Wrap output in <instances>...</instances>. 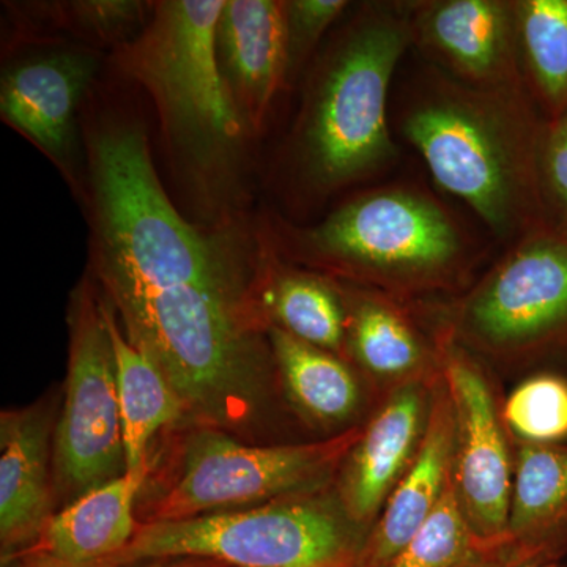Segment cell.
<instances>
[{"instance_id": "cell-21", "label": "cell", "mask_w": 567, "mask_h": 567, "mask_svg": "<svg viewBox=\"0 0 567 567\" xmlns=\"http://www.w3.org/2000/svg\"><path fill=\"white\" fill-rule=\"evenodd\" d=\"M507 537L557 563L567 551V443L516 447Z\"/></svg>"}, {"instance_id": "cell-27", "label": "cell", "mask_w": 567, "mask_h": 567, "mask_svg": "<svg viewBox=\"0 0 567 567\" xmlns=\"http://www.w3.org/2000/svg\"><path fill=\"white\" fill-rule=\"evenodd\" d=\"M352 3L346 0H286L287 84H293L322 50V41Z\"/></svg>"}, {"instance_id": "cell-12", "label": "cell", "mask_w": 567, "mask_h": 567, "mask_svg": "<svg viewBox=\"0 0 567 567\" xmlns=\"http://www.w3.org/2000/svg\"><path fill=\"white\" fill-rule=\"evenodd\" d=\"M440 379L406 383L383 395L339 468V499L369 535L420 454Z\"/></svg>"}, {"instance_id": "cell-4", "label": "cell", "mask_w": 567, "mask_h": 567, "mask_svg": "<svg viewBox=\"0 0 567 567\" xmlns=\"http://www.w3.org/2000/svg\"><path fill=\"white\" fill-rule=\"evenodd\" d=\"M267 234L287 262L409 303L464 292L486 256L461 216L412 182L360 189L319 223L279 219Z\"/></svg>"}, {"instance_id": "cell-32", "label": "cell", "mask_w": 567, "mask_h": 567, "mask_svg": "<svg viewBox=\"0 0 567 567\" xmlns=\"http://www.w3.org/2000/svg\"><path fill=\"white\" fill-rule=\"evenodd\" d=\"M203 567H227V566L218 565V563H208V565H205Z\"/></svg>"}, {"instance_id": "cell-18", "label": "cell", "mask_w": 567, "mask_h": 567, "mask_svg": "<svg viewBox=\"0 0 567 567\" xmlns=\"http://www.w3.org/2000/svg\"><path fill=\"white\" fill-rule=\"evenodd\" d=\"M453 409L442 375L423 446L375 522L361 567H385L423 528L453 481Z\"/></svg>"}, {"instance_id": "cell-13", "label": "cell", "mask_w": 567, "mask_h": 567, "mask_svg": "<svg viewBox=\"0 0 567 567\" xmlns=\"http://www.w3.org/2000/svg\"><path fill=\"white\" fill-rule=\"evenodd\" d=\"M99 71L85 47L37 52L3 71L0 114L73 181L78 110ZM74 182V181H73Z\"/></svg>"}, {"instance_id": "cell-3", "label": "cell", "mask_w": 567, "mask_h": 567, "mask_svg": "<svg viewBox=\"0 0 567 567\" xmlns=\"http://www.w3.org/2000/svg\"><path fill=\"white\" fill-rule=\"evenodd\" d=\"M410 48V0L363 2L331 33L308 69L284 144L295 199L324 203L398 164L391 87Z\"/></svg>"}, {"instance_id": "cell-19", "label": "cell", "mask_w": 567, "mask_h": 567, "mask_svg": "<svg viewBox=\"0 0 567 567\" xmlns=\"http://www.w3.org/2000/svg\"><path fill=\"white\" fill-rule=\"evenodd\" d=\"M148 473L125 472L52 514L40 536L14 559L44 557L65 563H103L136 536V502Z\"/></svg>"}, {"instance_id": "cell-30", "label": "cell", "mask_w": 567, "mask_h": 567, "mask_svg": "<svg viewBox=\"0 0 567 567\" xmlns=\"http://www.w3.org/2000/svg\"><path fill=\"white\" fill-rule=\"evenodd\" d=\"M212 561L177 559V561L148 563V565L121 566L112 563H65L44 557H25L21 567H203Z\"/></svg>"}, {"instance_id": "cell-15", "label": "cell", "mask_w": 567, "mask_h": 567, "mask_svg": "<svg viewBox=\"0 0 567 567\" xmlns=\"http://www.w3.org/2000/svg\"><path fill=\"white\" fill-rule=\"evenodd\" d=\"M54 412L48 402L0 415V544L3 563L28 550L54 511Z\"/></svg>"}, {"instance_id": "cell-10", "label": "cell", "mask_w": 567, "mask_h": 567, "mask_svg": "<svg viewBox=\"0 0 567 567\" xmlns=\"http://www.w3.org/2000/svg\"><path fill=\"white\" fill-rule=\"evenodd\" d=\"M442 347V375L454 417L453 484L470 527L488 546L509 539L516 447L502 417L496 375L447 336L434 330Z\"/></svg>"}, {"instance_id": "cell-7", "label": "cell", "mask_w": 567, "mask_h": 567, "mask_svg": "<svg viewBox=\"0 0 567 567\" xmlns=\"http://www.w3.org/2000/svg\"><path fill=\"white\" fill-rule=\"evenodd\" d=\"M369 533L334 484L265 505L181 520L141 522L112 565L203 559L227 567H361Z\"/></svg>"}, {"instance_id": "cell-17", "label": "cell", "mask_w": 567, "mask_h": 567, "mask_svg": "<svg viewBox=\"0 0 567 567\" xmlns=\"http://www.w3.org/2000/svg\"><path fill=\"white\" fill-rule=\"evenodd\" d=\"M279 390L306 425L333 436L368 420L382 395L346 358L270 327Z\"/></svg>"}, {"instance_id": "cell-23", "label": "cell", "mask_w": 567, "mask_h": 567, "mask_svg": "<svg viewBox=\"0 0 567 567\" xmlns=\"http://www.w3.org/2000/svg\"><path fill=\"white\" fill-rule=\"evenodd\" d=\"M522 78L546 121L567 110V0H513Z\"/></svg>"}, {"instance_id": "cell-25", "label": "cell", "mask_w": 567, "mask_h": 567, "mask_svg": "<svg viewBox=\"0 0 567 567\" xmlns=\"http://www.w3.org/2000/svg\"><path fill=\"white\" fill-rule=\"evenodd\" d=\"M502 417L514 447L567 443V375L540 369L522 377L502 399Z\"/></svg>"}, {"instance_id": "cell-8", "label": "cell", "mask_w": 567, "mask_h": 567, "mask_svg": "<svg viewBox=\"0 0 567 567\" xmlns=\"http://www.w3.org/2000/svg\"><path fill=\"white\" fill-rule=\"evenodd\" d=\"M361 425L312 442L252 445L221 429L193 424L182 442L177 475L144 522L259 506L333 486Z\"/></svg>"}, {"instance_id": "cell-22", "label": "cell", "mask_w": 567, "mask_h": 567, "mask_svg": "<svg viewBox=\"0 0 567 567\" xmlns=\"http://www.w3.org/2000/svg\"><path fill=\"white\" fill-rule=\"evenodd\" d=\"M262 300L270 327L346 358V303L336 279L287 262L274 248Z\"/></svg>"}, {"instance_id": "cell-9", "label": "cell", "mask_w": 567, "mask_h": 567, "mask_svg": "<svg viewBox=\"0 0 567 567\" xmlns=\"http://www.w3.org/2000/svg\"><path fill=\"white\" fill-rule=\"evenodd\" d=\"M69 328V375L54 431L55 494L66 505L126 472L114 347L91 276L71 293Z\"/></svg>"}, {"instance_id": "cell-14", "label": "cell", "mask_w": 567, "mask_h": 567, "mask_svg": "<svg viewBox=\"0 0 567 567\" xmlns=\"http://www.w3.org/2000/svg\"><path fill=\"white\" fill-rule=\"evenodd\" d=\"M344 297L346 360L377 393L442 377V347L415 303L338 281Z\"/></svg>"}, {"instance_id": "cell-16", "label": "cell", "mask_w": 567, "mask_h": 567, "mask_svg": "<svg viewBox=\"0 0 567 567\" xmlns=\"http://www.w3.org/2000/svg\"><path fill=\"white\" fill-rule=\"evenodd\" d=\"M216 58L249 136L262 133L287 87L286 14L281 0H224Z\"/></svg>"}, {"instance_id": "cell-1", "label": "cell", "mask_w": 567, "mask_h": 567, "mask_svg": "<svg viewBox=\"0 0 567 567\" xmlns=\"http://www.w3.org/2000/svg\"><path fill=\"white\" fill-rule=\"evenodd\" d=\"M271 248L240 219L167 227L95 281L123 333L178 394L186 420L251 435L279 386L264 284Z\"/></svg>"}, {"instance_id": "cell-20", "label": "cell", "mask_w": 567, "mask_h": 567, "mask_svg": "<svg viewBox=\"0 0 567 567\" xmlns=\"http://www.w3.org/2000/svg\"><path fill=\"white\" fill-rule=\"evenodd\" d=\"M103 305L114 347L125 468L130 473H151L148 451L153 439L186 420L185 406L163 372L123 333L114 308L104 297Z\"/></svg>"}, {"instance_id": "cell-11", "label": "cell", "mask_w": 567, "mask_h": 567, "mask_svg": "<svg viewBox=\"0 0 567 567\" xmlns=\"http://www.w3.org/2000/svg\"><path fill=\"white\" fill-rule=\"evenodd\" d=\"M412 48L470 87H525L513 0H410Z\"/></svg>"}, {"instance_id": "cell-31", "label": "cell", "mask_w": 567, "mask_h": 567, "mask_svg": "<svg viewBox=\"0 0 567 567\" xmlns=\"http://www.w3.org/2000/svg\"><path fill=\"white\" fill-rule=\"evenodd\" d=\"M527 567H561L557 563H539V565H529Z\"/></svg>"}, {"instance_id": "cell-28", "label": "cell", "mask_w": 567, "mask_h": 567, "mask_svg": "<svg viewBox=\"0 0 567 567\" xmlns=\"http://www.w3.org/2000/svg\"><path fill=\"white\" fill-rule=\"evenodd\" d=\"M539 193L547 229L567 238V110L544 126Z\"/></svg>"}, {"instance_id": "cell-29", "label": "cell", "mask_w": 567, "mask_h": 567, "mask_svg": "<svg viewBox=\"0 0 567 567\" xmlns=\"http://www.w3.org/2000/svg\"><path fill=\"white\" fill-rule=\"evenodd\" d=\"M539 563H548L539 550L509 537L506 543L488 551L486 557L473 567H527L539 565Z\"/></svg>"}, {"instance_id": "cell-26", "label": "cell", "mask_w": 567, "mask_h": 567, "mask_svg": "<svg viewBox=\"0 0 567 567\" xmlns=\"http://www.w3.org/2000/svg\"><path fill=\"white\" fill-rule=\"evenodd\" d=\"M498 546L470 527L451 481L435 513L385 567H473Z\"/></svg>"}, {"instance_id": "cell-6", "label": "cell", "mask_w": 567, "mask_h": 567, "mask_svg": "<svg viewBox=\"0 0 567 567\" xmlns=\"http://www.w3.org/2000/svg\"><path fill=\"white\" fill-rule=\"evenodd\" d=\"M416 306L496 377L550 369L567 361V238L535 230L507 246L464 292Z\"/></svg>"}, {"instance_id": "cell-2", "label": "cell", "mask_w": 567, "mask_h": 567, "mask_svg": "<svg viewBox=\"0 0 567 567\" xmlns=\"http://www.w3.org/2000/svg\"><path fill=\"white\" fill-rule=\"evenodd\" d=\"M391 123L442 192L464 203L499 244L544 229L539 152L546 117L527 89L484 91L423 66Z\"/></svg>"}, {"instance_id": "cell-24", "label": "cell", "mask_w": 567, "mask_h": 567, "mask_svg": "<svg viewBox=\"0 0 567 567\" xmlns=\"http://www.w3.org/2000/svg\"><path fill=\"white\" fill-rule=\"evenodd\" d=\"M155 2L140 0H71V2H33L21 7L33 20L52 31L65 32L85 48L114 51L136 39L153 13Z\"/></svg>"}, {"instance_id": "cell-5", "label": "cell", "mask_w": 567, "mask_h": 567, "mask_svg": "<svg viewBox=\"0 0 567 567\" xmlns=\"http://www.w3.org/2000/svg\"><path fill=\"white\" fill-rule=\"evenodd\" d=\"M223 7L224 0L155 2L144 31L114 51L117 69L155 104L175 174L218 223L234 218L226 208L240 186L251 137L216 58Z\"/></svg>"}]
</instances>
